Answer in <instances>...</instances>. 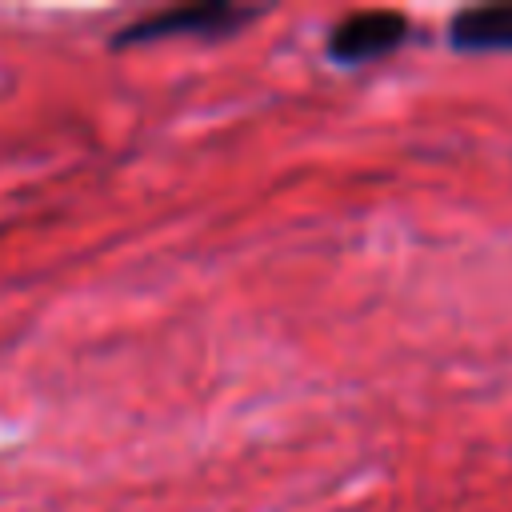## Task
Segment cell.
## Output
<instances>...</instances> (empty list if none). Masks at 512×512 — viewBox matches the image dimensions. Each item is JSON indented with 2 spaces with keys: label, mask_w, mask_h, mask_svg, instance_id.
Masks as SVG:
<instances>
[{
  "label": "cell",
  "mask_w": 512,
  "mask_h": 512,
  "mask_svg": "<svg viewBox=\"0 0 512 512\" xmlns=\"http://www.w3.org/2000/svg\"><path fill=\"white\" fill-rule=\"evenodd\" d=\"M448 40L460 52H512V4H480L456 12Z\"/></svg>",
  "instance_id": "3"
},
{
  "label": "cell",
  "mask_w": 512,
  "mask_h": 512,
  "mask_svg": "<svg viewBox=\"0 0 512 512\" xmlns=\"http://www.w3.org/2000/svg\"><path fill=\"white\" fill-rule=\"evenodd\" d=\"M404 40H408V20L400 12L368 8V12L344 16L328 32V56L336 64H364V60H380L396 52Z\"/></svg>",
  "instance_id": "2"
},
{
  "label": "cell",
  "mask_w": 512,
  "mask_h": 512,
  "mask_svg": "<svg viewBox=\"0 0 512 512\" xmlns=\"http://www.w3.org/2000/svg\"><path fill=\"white\" fill-rule=\"evenodd\" d=\"M260 8H236V4H180V8H160L136 24H128L112 44L132 48V44H156V40H176V36H228L256 20Z\"/></svg>",
  "instance_id": "1"
}]
</instances>
